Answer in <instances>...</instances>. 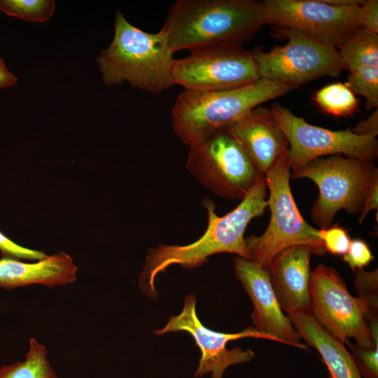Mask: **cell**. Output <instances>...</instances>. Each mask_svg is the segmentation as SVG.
<instances>
[{
	"label": "cell",
	"instance_id": "ac0fdd59",
	"mask_svg": "<svg viewBox=\"0 0 378 378\" xmlns=\"http://www.w3.org/2000/svg\"><path fill=\"white\" fill-rule=\"evenodd\" d=\"M287 316L300 339L318 352L330 378H363L344 344L322 328L311 312Z\"/></svg>",
	"mask_w": 378,
	"mask_h": 378
},
{
	"label": "cell",
	"instance_id": "7a4b0ae2",
	"mask_svg": "<svg viewBox=\"0 0 378 378\" xmlns=\"http://www.w3.org/2000/svg\"><path fill=\"white\" fill-rule=\"evenodd\" d=\"M265 24L262 1L177 0L162 29L175 52L222 43L242 44Z\"/></svg>",
	"mask_w": 378,
	"mask_h": 378
},
{
	"label": "cell",
	"instance_id": "9a60e30c",
	"mask_svg": "<svg viewBox=\"0 0 378 378\" xmlns=\"http://www.w3.org/2000/svg\"><path fill=\"white\" fill-rule=\"evenodd\" d=\"M307 245H295L279 253L267 271L280 307L287 315L310 312L311 255Z\"/></svg>",
	"mask_w": 378,
	"mask_h": 378
},
{
	"label": "cell",
	"instance_id": "e0dca14e",
	"mask_svg": "<svg viewBox=\"0 0 378 378\" xmlns=\"http://www.w3.org/2000/svg\"><path fill=\"white\" fill-rule=\"evenodd\" d=\"M78 267L64 252L47 255L35 262L2 257L0 259V288L41 284L48 287L64 286L76 280Z\"/></svg>",
	"mask_w": 378,
	"mask_h": 378
},
{
	"label": "cell",
	"instance_id": "8992f818",
	"mask_svg": "<svg viewBox=\"0 0 378 378\" xmlns=\"http://www.w3.org/2000/svg\"><path fill=\"white\" fill-rule=\"evenodd\" d=\"M377 175L373 162L340 155L315 159L291 172L293 178H309L317 186L318 195L311 209V218L320 229L330 227L340 209L360 214Z\"/></svg>",
	"mask_w": 378,
	"mask_h": 378
},
{
	"label": "cell",
	"instance_id": "f546056e",
	"mask_svg": "<svg viewBox=\"0 0 378 378\" xmlns=\"http://www.w3.org/2000/svg\"><path fill=\"white\" fill-rule=\"evenodd\" d=\"M351 130L356 134L376 138L378 134V109L365 120L359 121Z\"/></svg>",
	"mask_w": 378,
	"mask_h": 378
},
{
	"label": "cell",
	"instance_id": "ba28073f",
	"mask_svg": "<svg viewBox=\"0 0 378 378\" xmlns=\"http://www.w3.org/2000/svg\"><path fill=\"white\" fill-rule=\"evenodd\" d=\"M186 168L215 195L242 200L265 176L225 129L190 148Z\"/></svg>",
	"mask_w": 378,
	"mask_h": 378
},
{
	"label": "cell",
	"instance_id": "52a82bcc",
	"mask_svg": "<svg viewBox=\"0 0 378 378\" xmlns=\"http://www.w3.org/2000/svg\"><path fill=\"white\" fill-rule=\"evenodd\" d=\"M310 312L326 331L345 343L354 338L356 345L363 349L378 348L370 326L378 323L368 306L349 293L337 270L318 265L311 274Z\"/></svg>",
	"mask_w": 378,
	"mask_h": 378
},
{
	"label": "cell",
	"instance_id": "3957f363",
	"mask_svg": "<svg viewBox=\"0 0 378 378\" xmlns=\"http://www.w3.org/2000/svg\"><path fill=\"white\" fill-rule=\"evenodd\" d=\"M114 27L111 43L97 58L104 83L110 86L127 81L134 88L153 94L172 88L174 52L164 29L146 32L130 24L120 10Z\"/></svg>",
	"mask_w": 378,
	"mask_h": 378
},
{
	"label": "cell",
	"instance_id": "ffe728a7",
	"mask_svg": "<svg viewBox=\"0 0 378 378\" xmlns=\"http://www.w3.org/2000/svg\"><path fill=\"white\" fill-rule=\"evenodd\" d=\"M47 354L45 346L31 338L25 359L1 367L0 378H57Z\"/></svg>",
	"mask_w": 378,
	"mask_h": 378
},
{
	"label": "cell",
	"instance_id": "44dd1931",
	"mask_svg": "<svg viewBox=\"0 0 378 378\" xmlns=\"http://www.w3.org/2000/svg\"><path fill=\"white\" fill-rule=\"evenodd\" d=\"M313 99L323 112L335 116L351 115L358 106L355 94L342 83L323 87L316 92Z\"/></svg>",
	"mask_w": 378,
	"mask_h": 378
},
{
	"label": "cell",
	"instance_id": "6da1fadb",
	"mask_svg": "<svg viewBox=\"0 0 378 378\" xmlns=\"http://www.w3.org/2000/svg\"><path fill=\"white\" fill-rule=\"evenodd\" d=\"M267 184L264 177L227 214L219 216L214 202L204 198L202 202L208 214V224L202 236L188 245L160 244L148 251L139 277V286L146 295L155 298L158 275L173 265L194 268L208 261V257L230 253L251 260L244 233L250 221L264 215L267 204Z\"/></svg>",
	"mask_w": 378,
	"mask_h": 378
},
{
	"label": "cell",
	"instance_id": "4dcf8cb0",
	"mask_svg": "<svg viewBox=\"0 0 378 378\" xmlns=\"http://www.w3.org/2000/svg\"><path fill=\"white\" fill-rule=\"evenodd\" d=\"M376 211V220L377 222L378 211V175L375 176L372 181L366 195L364 206L358 219L359 223H362L367 215L372 211Z\"/></svg>",
	"mask_w": 378,
	"mask_h": 378
},
{
	"label": "cell",
	"instance_id": "d4e9b609",
	"mask_svg": "<svg viewBox=\"0 0 378 378\" xmlns=\"http://www.w3.org/2000/svg\"><path fill=\"white\" fill-rule=\"evenodd\" d=\"M318 236L326 252L334 255H344L351 241L346 230L337 224L319 229Z\"/></svg>",
	"mask_w": 378,
	"mask_h": 378
},
{
	"label": "cell",
	"instance_id": "2e32d148",
	"mask_svg": "<svg viewBox=\"0 0 378 378\" xmlns=\"http://www.w3.org/2000/svg\"><path fill=\"white\" fill-rule=\"evenodd\" d=\"M227 130L241 144L259 172L265 176L288 150V141L270 108L257 106Z\"/></svg>",
	"mask_w": 378,
	"mask_h": 378
},
{
	"label": "cell",
	"instance_id": "603a6c76",
	"mask_svg": "<svg viewBox=\"0 0 378 378\" xmlns=\"http://www.w3.org/2000/svg\"><path fill=\"white\" fill-rule=\"evenodd\" d=\"M345 84L354 94L365 98L366 110L378 108V66L362 67L349 71Z\"/></svg>",
	"mask_w": 378,
	"mask_h": 378
},
{
	"label": "cell",
	"instance_id": "484cf974",
	"mask_svg": "<svg viewBox=\"0 0 378 378\" xmlns=\"http://www.w3.org/2000/svg\"><path fill=\"white\" fill-rule=\"evenodd\" d=\"M363 378H378V348L367 349L345 342Z\"/></svg>",
	"mask_w": 378,
	"mask_h": 378
},
{
	"label": "cell",
	"instance_id": "8fae6325",
	"mask_svg": "<svg viewBox=\"0 0 378 378\" xmlns=\"http://www.w3.org/2000/svg\"><path fill=\"white\" fill-rule=\"evenodd\" d=\"M288 141L291 172L323 156L345 155L373 162L378 157L376 138L354 134L350 128L330 130L311 125L278 103L270 108Z\"/></svg>",
	"mask_w": 378,
	"mask_h": 378
},
{
	"label": "cell",
	"instance_id": "7c38bea8",
	"mask_svg": "<svg viewBox=\"0 0 378 378\" xmlns=\"http://www.w3.org/2000/svg\"><path fill=\"white\" fill-rule=\"evenodd\" d=\"M265 24L293 29L337 47L360 27L359 8L326 0H264Z\"/></svg>",
	"mask_w": 378,
	"mask_h": 378
},
{
	"label": "cell",
	"instance_id": "7402d4cb",
	"mask_svg": "<svg viewBox=\"0 0 378 378\" xmlns=\"http://www.w3.org/2000/svg\"><path fill=\"white\" fill-rule=\"evenodd\" d=\"M55 9L52 0H0V10L28 22L48 21Z\"/></svg>",
	"mask_w": 378,
	"mask_h": 378
},
{
	"label": "cell",
	"instance_id": "4316f807",
	"mask_svg": "<svg viewBox=\"0 0 378 378\" xmlns=\"http://www.w3.org/2000/svg\"><path fill=\"white\" fill-rule=\"evenodd\" d=\"M374 258L368 244L363 239H355L351 241L349 249L343 255L342 260L355 272L363 269Z\"/></svg>",
	"mask_w": 378,
	"mask_h": 378
},
{
	"label": "cell",
	"instance_id": "83f0119b",
	"mask_svg": "<svg viewBox=\"0 0 378 378\" xmlns=\"http://www.w3.org/2000/svg\"><path fill=\"white\" fill-rule=\"evenodd\" d=\"M0 251L3 257L16 259L39 260L47 256L43 251L31 249L18 244L1 231Z\"/></svg>",
	"mask_w": 378,
	"mask_h": 378
},
{
	"label": "cell",
	"instance_id": "9c48e42d",
	"mask_svg": "<svg viewBox=\"0 0 378 378\" xmlns=\"http://www.w3.org/2000/svg\"><path fill=\"white\" fill-rule=\"evenodd\" d=\"M274 31L288 41L267 52H252L260 78L300 87L321 77H336L345 69L335 47L293 29Z\"/></svg>",
	"mask_w": 378,
	"mask_h": 378
},
{
	"label": "cell",
	"instance_id": "d6986e66",
	"mask_svg": "<svg viewBox=\"0 0 378 378\" xmlns=\"http://www.w3.org/2000/svg\"><path fill=\"white\" fill-rule=\"evenodd\" d=\"M337 49L345 69L349 71L378 66V34L358 27Z\"/></svg>",
	"mask_w": 378,
	"mask_h": 378
},
{
	"label": "cell",
	"instance_id": "cb8c5ba5",
	"mask_svg": "<svg viewBox=\"0 0 378 378\" xmlns=\"http://www.w3.org/2000/svg\"><path fill=\"white\" fill-rule=\"evenodd\" d=\"M355 272L358 298L368 306L370 314L378 318V270L368 272L361 269Z\"/></svg>",
	"mask_w": 378,
	"mask_h": 378
},
{
	"label": "cell",
	"instance_id": "277c9868",
	"mask_svg": "<svg viewBox=\"0 0 378 378\" xmlns=\"http://www.w3.org/2000/svg\"><path fill=\"white\" fill-rule=\"evenodd\" d=\"M299 87L259 78L248 85L223 90H183L172 109L175 134L189 148L213 133L226 129L260 104Z\"/></svg>",
	"mask_w": 378,
	"mask_h": 378
},
{
	"label": "cell",
	"instance_id": "5bb4252c",
	"mask_svg": "<svg viewBox=\"0 0 378 378\" xmlns=\"http://www.w3.org/2000/svg\"><path fill=\"white\" fill-rule=\"evenodd\" d=\"M234 271L251 300L253 328L275 342L307 350L280 307L268 271L251 260L238 256L234 259Z\"/></svg>",
	"mask_w": 378,
	"mask_h": 378
},
{
	"label": "cell",
	"instance_id": "30bf717a",
	"mask_svg": "<svg viewBox=\"0 0 378 378\" xmlns=\"http://www.w3.org/2000/svg\"><path fill=\"white\" fill-rule=\"evenodd\" d=\"M172 78L174 85L195 92L239 88L260 78L253 53L235 43L191 50L188 56L175 59Z\"/></svg>",
	"mask_w": 378,
	"mask_h": 378
},
{
	"label": "cell",
	"instance_id": "4fadbf2b",
	"mask_svg": "<svg viewBox=\"0 0 378 378\" xmlns=\"http://www.w3.org/2000/svg\"><path fill=\"white\" fill-rule=\"evenodd\" d=\"M184 331L193 337L200 350L201 356L195 372V377H202L210 374L211 378H223L224 373L231 365L251 362L255 357L254 352L240 347L227 349V343L246 337L265 339L274 341L269 335L248 327L241 332L225 333L214 331L204 326L197 315L196 296H186L181 313L169 317L166 325L154 333L163 335L170 332Z\"/></svg>",
	"mask_w": 378,
	"mask_h": 378
},
{
	"label": "cell",
	"instance_id": "5b68a950",
	"mask_svg": "<svg viewBox=\"0 0 378 378\" xmlns=\"http://www.w3.org/2000/svg\"><path fill=\"white\" fill-rule=\"evenodd\" d=\"M290 177L287 151L265 174L269 190V225L261 235L245 238L251 260L265 270L279 253L293 246H309L318 255L326 253L318 230L310 225L299 211L290 186Z\"/></svg>",
	"mask_w": 378,
	"mask_h": 378
},
{
	"label": "cell",
	"instance_id": "1f68e13d",
	"mask_svg": "<svg viewBox=\"0 0 378 378\" xmlns=\"http://www.w3.org/2000/svg\"><path fill=\"white\" fill-rule=\"evenodd\" d=\"M18 78L6 68L4 59L0 57V90L14 85Z\"/></svg>",
	"mask_w": 378,
	"mask_h": 378
},
{
	"label": "cell",
	"instance_id": "f1b7e54d",
	"mask_svg": "<svg viewBox=\"0 0 378 378\" xmlns=\"http://www.w3.org/2000/svg\"><path fill=\"white\" fill-rule=\"evenodd\" d=\"M360 27L378 34V1L367 0L359 8Z\"/></svg>",
	"mask_w": 378,
	"mask_h": 378
}]
</instances>
